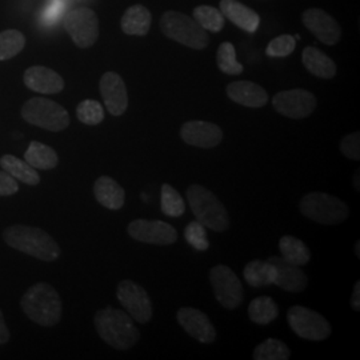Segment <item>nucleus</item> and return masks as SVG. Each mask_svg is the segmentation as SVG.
<instances>
[{"mask_svg":"<svg viewBox=\"0 0 360 360\" xmlns=\"http://www.w3.org/2000/svg\"><path fill=\"white\" fill-rule=\"evenodd\" d=\"M94 324L104 342L116 349H129L141 339L139 328L129 314L122 309L112 307L99 309L95 314Z\"/></svg>","mask_w":360,"mask_h":360,"instance_id":"f257e3e1","label":"nucleus"},{"mask_svg":"<svg viewBox=\"0 0 360 360\" xmlns=\"http://www.w3.org/2000/svg\"><path fill=\"white\" fill-rule=\"evenodd\" d=\"M3 238L11 248L43 262H53L60 257V247L51 235L38 227L15 224L4 230Z\"/></svg>","mask_w":360,"mask_h":360,"instance_id":"f03ea898","label":"nucleus"},{"mask_svg":"<svg viewBox=\"0 0 360 360\" xmlns=\"http://www.w3.org/2000/svg\"><path fill=\"white\" fill-rule=\"evenodd\" d=\"M20 306L30 321L43 327H52L62 319V299L50 284L40 282L30 287L22 296Z\"/></svg>","mask_w":360,"mask_h":360,"instance_id":"7ed1b4c3","label":"nucleus"},{"mask_svg":"<svg viewBox=\"0 0 360 360\" xmlns=\"http://www.w3.org/2000/svg\"><path fill=\"white\" fill-rule=\"evenodd\" d=\"M187 200L199 223L212 231L223 232L230 227L229 212L217 195L200 184H193L187 190Z\"/></svg>","mask_w":360,"mask_h":360,"instance_id":"20e7f679","label":"nucleus"},{"mask_svg":"<svg viewBox=\"0 0 360 360\" xmlns=\"http://www.w3.org/2000/svg\"><path fill=\"white\" fill-rule=\"evenodd\" d=\"M160 30L167 38L193 50H205L210 41L203 27L193 18L178 11H166L162 15Z\"/></svg>","mask_w":360,"mask_h":360,"instance_id":"39448f33","label":"nucleus"},{"mask_svg":"<svg viewBox=\"0 0 360 360\" xmlns=\"http://www.w3.org/2000/svg\"><path fill=\"white\" fill-rule=\"evenodd\" d=\"M299 208L306 218L323 226L343 223L348 217L347 205L330 193H306L299 202Z\"/></svg>","mask_w":360,"mask_h":360,"instance_id":"423d86ee","label":"nucleus"},{"mask_svg":"<svg viewBox=\"0 0 360 360\" xmlns=\"http://www.w3.org/2000/svg\"><path fill=\"white\" fill-rule=\"evenodd\" d=\"M22 117L27 123L47 131H63L70 126V115L65 107L46 99L32 98L22 107Z\"/></svg>","mask_w":360,"mask_h":360,"instance_id":"0eeeda50","label":"nucleus"},{"mask_svg":"<svg viewBox=\"0 0 360 360\" xmlns=\"http://www.w3.org/2000/svg\"><path fill=\"white\" fill-rule=\"evenodd\" d=\"M287 322L299 338L306 340L321 342L333 333L330 323L319 312L303 306H294L288 309Z\"/></svg>","mask_w":360,"mask_h":360,"instance_id":"6e6552de","label":"nucleus"},{"mask_svg":"<svg viewBox=\"0 0 360 360\" xmlns=\"http://www.w3.org/2000/svg\"><path fill=\"white\" fill-rule=\"evenodd\" d=\"M65 28L79 49H90L99 38L98 16L87 7L75 8L67 13Z\"/></svg>","mask_w":360,"mask_h":360,"instance_id":"1a4fd4ad","label":"nucleus"},{"mask_svg":"<svg viewBox=\"0 0 360 360\" xmlns=\"http://www.w3.org/2000/svg\"><path fill=\"white\" fill-rule=\"evenodd\" d=\"M214 295L219 303L227 309H238L243 302V285L236 274L227 266L219 264L210 272Z\"/></svg>","mask_w":360,"mask_h":360,"instance_id":"9d476101","label":"nucleus"},{"mask_svg":"<svg viewBox=\"0 0 360 360\" xmlns=\"http://www.w3.org/2000/svg\"><path fill=\"white\" fill-rule=\"evenodd\" d=\"M116 297L134 321L146 324L153 319V302L142 285L129 279L122 281L117 284Z\"/></svg>","mask_w":360,"mask_h":360,"instance_id":"9b49d317","label":"nucleus"},{"mask_svg":"<svg viewBox=\"0 0 360 360\" xmlns=\"http://www.w3.org/2000/svg\"><path fill=\"white\" fill-rule=\"evenodd\" d=\"M127 232L134 240L147 245H174L178 240L176 230L162 220L136 219L129 223Z\"/></svg>","mask_w":360,"mask_h":360,"instance_id":"f8f14e48","label":"nucleus"},{"mask_svg":"<svg viewBox=\"0 0 360 360\" xmlns=\"http://www.w3.org/2000/svg\"><path fill=\"white\" fill-rule=\"evenodd\" d=\"M274 108L291 119H304L316 108V98L312 92L303 89L282 91L272 98Z\"/></svg>","mask_w":360,"mask_h":360,"instance_id":"ddd939ff","label":"nucleus"},{"mask_svg":"<svg viewBox=\"0 0 360 360\" xmlns=\"http://www.w3.org/2000/svg\"><path fill=\"white\" fill-rule=\"evenodd\" d=\"M99 90L102 94L104 104L111 115L122 116L129 108V94L124 80L116 72H105L101 83Z\"/></svg>","mask_w":360,"mask_h":360,"instance_id":"4468645a","label":"nucleus"},{"mask_svg":"<svg viewBox=\"0 0 360 360\" xmlns=\"http://www.w3.org/2000/svg\"><path fill=\"white\" fill-rule=\"evenodd\" d=\"M180 138L188 146L198 148H214L221 142L223 131L210 122L190 120L181 126Z\"/></svg>","mask_w":360,"mask_h":360,"instance_id":"2eb2a0df","label":"nucleus"},{"mask_svg":"<svg viewBox=\"0 0 360 360\" xmlns=\"http://www.w3.org/2000/svg\"><path fill=\"white\" fill-rule=\"evenodd\" d=\"M302 20L304 27L327 46H335L342 38V28L338 22L323 10L309 8L302 13Z\"/></svg>","mask_w":360,"mask_h":360,"instance_id":"dca6fc26","label":"nucleus"},{"mask_svg":"<svg viewBox=\"0 0 360 360\" xmlns=\"http://www.w3.org/2000/svg\"><path fill=\"white\" fill-rule=\"evenodd\" d=\"M176 319L181 328L200 343L210 345L217 339V330L205 312L193 307H183L178 311Z\"/></svg>","mask_w":360,"mask_h":360,"instance_id":"f3484780","label":"nucleus"},{"mask_svg":"<svg viewBox=\"0 0 360 360\" xmlns=\"http://www.w3.org/2000/svg\"><path fill=\"white\" fill-rule=\"evenodd\" d=\"M267 262L274 267L272 284L281 287L284 291L294 292V294L306 290L309 279L299 266H295L281 257H270Z\"/></svg>","mask_w":360,"mask_h":360,"instance_id":"a211bd4d","label":"nucleus"},{"mask_svg":"<svg viewBox=\"0 0 360 360\" xmlns=\"http://www.w3.org/2000/svg\"><path fill=\"white\" fill-rule=\"evenodd\" d=\"M27 89L39 94H59L65 89V80L58 72L43 65H32L27 68L23 77Z\"/></svg>","mask_w":360,"mask_h":360,"instance_id":"6ab92c4d","label":"nucleus"},{"mask_svg":"<svg viewBox=\"0 0 360 360\" xmlns=\"http://www.w3.org/2000/svg\"><path fill=\"white\" fill-rule=\"evenodd\" d=\"M232 102L248 108H262L269 102V94L262 86L248 80L232 82L226 89Z\"/></svg>","mask_w":360,"mask_h":360,"instance_id":"aec40b11","label":"nucleus"},{"mask_svg":"<svg viewBox=\"0 0 360 360\" xmlns=\"http://www.w3.org/2000/svg\"><path fill=\"white\" fill-rule=\"evenodd\" d=\"M220 11L232 25L248 34L257 32L260 26L259 13L238 0H220Z\"/></svg>","mask_w":360,"mask_h":360,"instance_id":"412c9836","label":"nucleus"},{"mask_svg":"<svg viewBox=\"0 0 360 360\" xmlns=\"http://www.w3.org/2000/svg\"><path fill=\"white\" fill-rule=\"evenodd\" d=\"M94 195L101 206L108 210H120L126 202V193L123 187L110 176H101L94 184Z\"/></svg>","mask_w":360,"mask_h":360,"instance_id":"4be33fe9","label":"nucleus"},{"mask_svg":"<svg viewBox=\"0 0 360 360\" xmlns=\"http://www.w3.org/2000/svg\"><path fill=\"white\" fill-rule=\"evenodd\" d=\"M153 16L147 7L135 4L127 8L120 20V27L126 35L146 37L150 32Z\"/></svg>","mask_w":360,"mask_h":360,"instance_id":"5701e85b","label":"nucleus"},{"mask_svg":"<svg viewBox=\"0 0 360 360\" xmlns=\"http://www.w3.org/2000/svg\"><path fill=\"white\" fill-rule=\"evenodd\" d=\"M302 62L311 75L321 79H333L336 75V65L331 58L315 47H306Z\"/></svg>","mask_w":360,"mask_h":360,"instance_id":"b1692460","label":"nucleus"},{"mask_svg":"<svg viewBox=\"0 0 360 360\" xmlns=\"http://www.w3.org/2000/svg\"><path fill=\"white\" fill-rule=\"evenodd\" d=\"M0 167L8 172L13 179L19 180L27 186H38L40 183V176L37 169L30 166L26 160H22L15 155H3L0 158Z\"/></svg>","mask_w":360,"mask_h":360,"instance_id":"393cba45","label":"nucleus"},{"mask_svg":"<svg viewBox=\"0 0 360 360\" xmlns=\"http://www.w3.org/2000/svg\"><path fill=\"white\" fill-rule=\"evenodd\" d=\"M25 160L35 169H44V171L53 169L59 163L56 151L50 146L37 142V141L30 143L25 153Z\"/></svg>","mask_w":360,"mask_h":360,"instance_id":"a878e982","label":"nucleus"},{"mask_svg":"<svg viewBox=\"0 0 360 360\" xmlns=\"http://www.w3.org/2000/svg\"><path fill=\"white\" fill-rule=\"evenodd\" d=\"M279 315V307L270 296L255 297L248 306V318L251 322L266 326L274 322Z\"/></svg>","mask_w":360,"mask_h":360,"instance_id":"bb28decb","label":"nucleus"},{"mask_svg":"<svg viewBox=\"0 0 360 360\" xmlns=\"http://www.w3.org/2000/svg\"><path fill=\"white\" fill-rule=\"evenodd\" d=\"M279 250L284 260L299 267L307 264L311 259L309 247L295 236L284 235L283 238H281Z\"/></svg>","mask_w":360,"mask_h":360,"instance_id":"cd10ccee","label":"nucleus"},{"mask_svg":"<svg viewBox=\"0 0 360 360\" xmlns=\"http://www.w3.org/2000/svg\"><path fill=\"white\" fill-rule=\"evenodd\" d=\"M243 276L251 287H267L274 282V267L267 260L255 259L245 266Z\"/></svg>","mask_w":360,"mask_h":360,"instance_id":"c85d7f7f","label":"nucleus"},{"mask_svg":"<svg viewBox=\"0 0 360 360\" xmlns=\"http://www.w3.org/2000/svg\"><path fill=\"white\" fill-rule=\"evenodd\" d=\"M217 65L219 70L227 75H240L245 71V67L236 59L235 46L230 41H224L219 46L217 52Z\"/></svg>","mask_w":360,"mask_h":360,"instance_id":"c756f323","label":"nucleus"},{"mask_svg":"<svg viewBox=\"0 0 360 360\" xmlns=\"http://www.w3.org/2000/svg\"><path fill=\"white\" fill-rule=\"evenodd\" d=\"M252 358L255 360H287L291 358V351L283 342L270 338L254 349Z\"/></svg>","mask_w":360,"mask_h":360,"instance_id":"7c9ffc66","label":"nucleus"},{"mask_svg":"<svg viewBox=\"0 0 360 360\" xmlns=\"http://www.w3.org/2000/svg\"><path fill=\"white\" fill-rule=\"evenodd\" d=\"M193 19L210 32H220L226 23L221 11L211 6H198L193 10Z\"/></svg>","mask_w":360,"mask_h":360,"instance_id":"2f4dec72","label":"nucleus"},{"mask_svg":"<svg viewBox=\"0 0 360 360\" xmlns=\"http://www.w3.org/2000/svg\"><path fill=\"white\" fill-rule=\"evenodd\" d=\"M26 46L25 35L18 30H6L0 32V62L8 60L20 53Z\"/></svg>","mask_w":360,"mask_h":360,"instance_id":"473e14b6","label":"nucleus"},{"mask_svg":"<svg viewBox=\"0 0 360 360\" xmlns=\"http://www.w3.org/2000/svg\"><path fill=\"white\" fill-rule=\"evenodd\" d=\"M162 211L169 218H180L186 212L184 200L179 191L175 190L171 184L165 183L162 186Z\"/></svg>","mask_w":360,"mask_h":360,"instance_id":"72a5a7b5","label":"nucleus"},{"mask_svg":"<svg viewBox=\"0 0 360 360\" xmlns=\"http://www.w3.org/2000/svg\"><path fill=\"white\" fill-rule=\"evenodd\" d=\"M77 119L87 126H98L104 120V110L98 101L86 99L77 107Z\"/></svg>","mask_w":360,"mask_h":360,"instance_id":"f704fd0d","label":"nucleus"},{"mask_svg":"<svg viewBox=\"0 0 360 360\" xmlns=\"http://www.w3.org/2000/svg\"><path fill=\"white\" fill-rule=\"evenodd\" d=\"M184 238L187 243L198 251H206L210 247L208 239H207L206 227L198 220L187 224L184 230Z\"/></svg>","mask_w":360,"mask_h":360,"instance_id":"c9c22d12","label":"nucleus"},{"mask_svg":"<svg viewBox=\"0 0 360 360\" xmlns=\"http://www.w3.org/2000/svg\"><path fill=\"white\" fill-rule=\"evenodd\" d=\"M295 38L292 35L283 34V35L271 40L266 49V53L270 58H285L295 51Z\"/></svg>","mask_w":360,"mask_h":360,"instance_id":"e433bc0d","label":"nucleus"},{"mask_svg":"<svg viewBox=\"0 0 360 360\" xmlns=\"http://www.w3.org/2000/svg\"><path fill=\"white\" fill-rule=\"evenodd\" d=\"M340 151L351 160H359L360 134L358 131L348 134L340 141Z\"/></svg>","mask_w":360,"mask_h":360,"instance_id":"4c0bfd02","label":"nucleus"},{"mask_svg":"<svg viewBox=\"0 0 360 360\" xmlns=\"http://www.w3.org/2000/svg\"><path fill=\"white\" fill-rule=\"evenodd\" d=\"M19 191V184L16 179L6 172L4 169H0V196H11Z\"/></svg>","mask_w":360,"mask_h":360,"instance_id":"58836bf2","label":"nucleus"},{"mask_svg":"<svg viewBox=\"0 0 360 360\" xmlns=\"http://www.w3.org/2000/svg\"><path fill=\"white\" fill-rule=\"evenodd\" d=\"M10 338H11L10 330H8L7 326H6L4 318H3V312H1V309H0V345L8 343V342H10Z\"/></svg>","mask_w":360,"mask_h":360,"instance_id":"ea45409f","label":"nucleus"},{"mask_svg":"<svg viewBox=\"0 0 360 360\" xmlns=\"http://www.w3.org/2000/svg\"><path fill=\"white\" fill-rule=\"evenodd\" d=\"M351 307L355 311L360 309V282H356L355 287H354V292L351 296Z\"/></svg>","mask_w":360,"mask_h":360,"instance_id":"a19ab883","label":"nucleus"},{"mask_svg":"<svg viewBox=\"0 0 360 360\" xmlns=\"http://www.w3.org/2000/svg\"><path fill=\"white\" fill-rule=\"evenodd\" d=\"M359 169L356 171V174H355V178H354V187H355V190L356 191H359L360 186H359Z\"/></svg>","mask_w":360,"mask_h":360,"instance_id":"79ce46f5","label":"nucleus"},{"mask_svg":"<svg viewBox=\"0 0 360 360\" xmlns=\"http://www.w3.org/2000/svg\"><path fill=\"white\" fill-rule=\"evenodd\" d=\"M355 254H356V257H360V240L355 243Z\"/></svg>","mask_w":360,"mask_h":360,"instance_id":"37998d69","label":"nucleus"}]
</instances>
